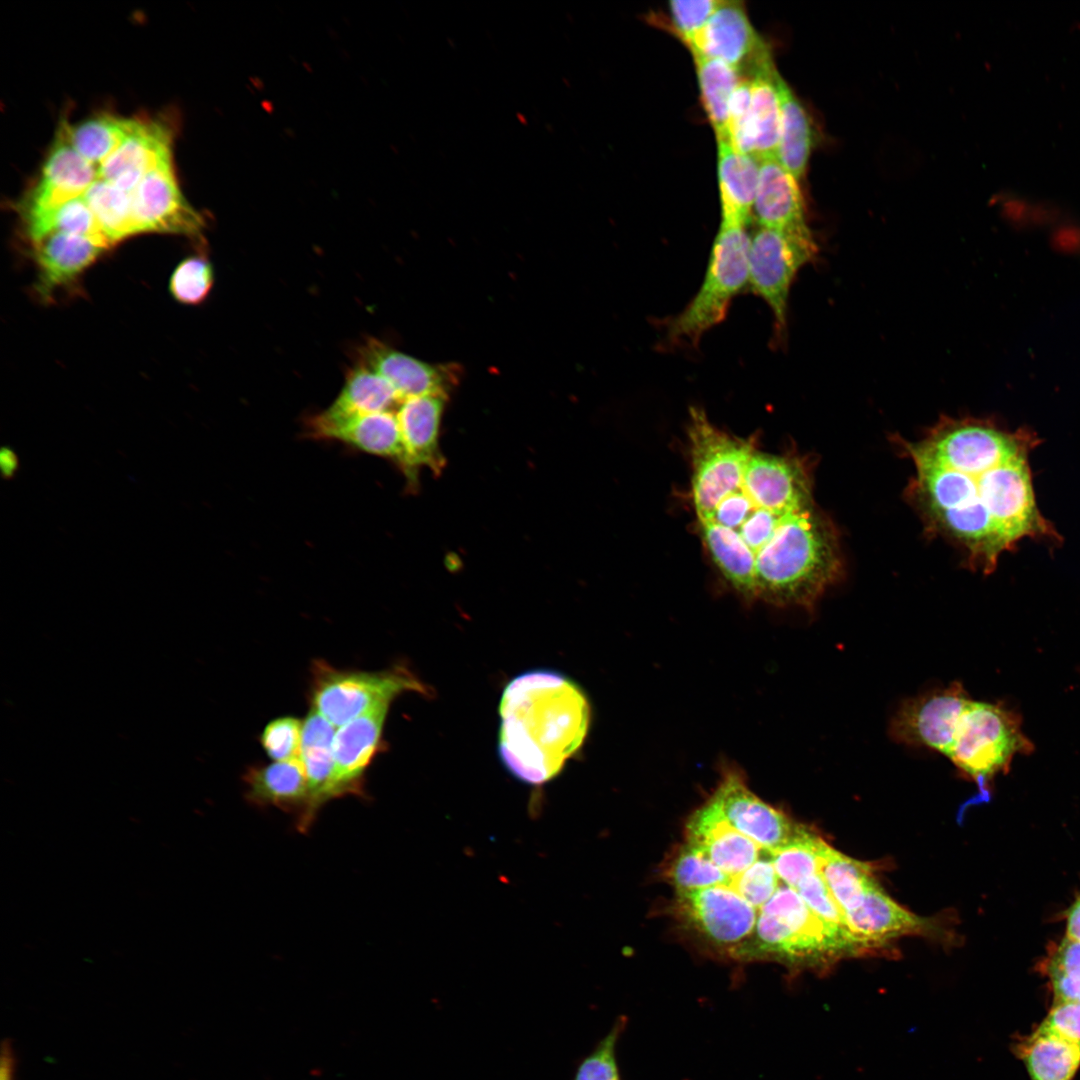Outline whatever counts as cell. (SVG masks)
Here are the masks:
<instances>
[{
    "label": "cell",
    "mask_w": 1080,
    "mask_h": 1080,
    "mask_svg": "<svg viewBox=\"0 0 1080 1080\" xmlns=\"http://www.w3.org/2000/svg\"><path fill=\"white\" fill-rule=\"evenodd\" d=\"M775 84L781 110L777 159L799 181L806 171L814 144L813 126L806 109L779 73Z\"/></svg>",
    "instance_id": "obj_28"
},
{
    "label": "cell",
    "mask_w": 1080,
    "mask_h": 1080,
    "mask_svg": "<svg viewBox=\"0 0 1080 1080\" xmlns=\"http://www.w3.org/2000/svg\"><path fill=\"white\" fill-rule=\"evenodd\" d=\"M749 244L745 226L721 223L702 285L687 306L667 322L670 343L695 346L704 333L725 319L733 298L748 286Z\"/></svg>",
    "instance_id": "obj_6"
},
{
    "label": "cell",
    "mask_w": 1080,
    "mask_h": 1080,
    "mask_svg": "<svg viewBox=\"0 0 1080 1080\" xmlns=\"http://www.w3.org/2000/svg\"><path fill=\"white\" fill-rule=\"evenodd\" d=\"M1065 937L1080 942V895L1066 911Z\"/></svg>",
    "instance_id": "obj_45"
},
{
    "label": "cell",
    "mask_w": 1080,
    "mask_h": 1080,
    "mask_svg": "<svg viewBox=\"0 0 1080 1080\" xmlns=\"http://www.w3.org/2000/svg\"><path fill=\"white\" fill-rule=\"evenodd\" d=\"M390 704H381L339 727L333 741L334 798L365 794V770L382 745Z\"/></svg>",
    "instance_id": "obj_18"
},
{
    "label": "cell",
    "mask_w": 1080,
    "mask_h": 1080,
    "mask_svg": "<svg viewBox=\"0 0 1080 1080\" xmlns=\"http://www.w3.org/2000/svg\"><path fill=\"white\" fill-rule=\"evenodd\" d=\"M243 780L246 785V799L250 803L297 813L298 819L306 812L309 790L300 758L250 767Z\"/></svg>",
    "instance_id": "obj_25"
},
{
    "label": "cell",
    "mask_w": 1080,
    "mask_h": 1080,
    "mask_svg": "<svg viewBox=\"0 0 1080 1080\" xmlns=\"http://www.w3.org/2000/svg\"><path fill=\"white\" fill-rule=\"evenodd\" d=\"M753 215L760 227L779 230L809 228L798 181L776 158L760 161Z\"/></svg>",
    "instance_id": "obj_24"
},
{
    "label": "cell",
    "mask_w": 1080,
    "mask_h": 1080,
    "mask_svg": "<svg viewBox=\"0 0 1080 1080\" xmlns=\"http://www.w3.org/2000/svg\"><path fill=\"white\" fill-rule=\"evenodd\" d=\"M98 178V168L73 148L60 128L38 182L20 206L21 215L50 210L81 197Z\"/></svg>",
    "instance_id": "obj_19"
},
{
    "label": "cell",
    "mask_w": 1080,
    "mask_h": 1080,
    "mask_svg": "<svg viewBox=\"0 0 1080 1080\" xmlns=\"http://www.w3.org/2000/svg\"><path fill=\"white\" fill-rule=\"evenodd\" d=\"M701 97L717 142L728 141V108L734 90L744 76L725 62L693 54Z\"/></svg>",
    "instance_id": "obj_31"
},
{
    "label": "cell",
    "mask_w": 1080,
    "mask_h": 1080,
    "mask_svg": "<svg viewBox=\"0 0 1080 1080\" xmlns=\"http://www.w3.org/2000/svg\"><path fill=\"white\" fill-rule=\"evenodd\" d=\"M780 882L771 851L762 849L759 859L745 872L731 877L728 886L759 910L772 897Z\"/></svg>",
    "instance_id": "obj_39"
},
{
    "label": "cell",
    "mask_w": 1080,
    "mask_h": 1080,
    "mask_svg": "<svg viewBox=\"0 0 1080 1080\" xmlns=\"http://www.w3.org/2000/svg\"><path fill=\"white\" fill-rule=\"evenodd\" d=\"M0 469L3 478L7 480L14 478L19 470L18 456L10 447L1 448Z\"/></svg>",
    "instance_id": "obj_46"
},
{
    "label": "cell",
    "mask_w": 1080,
    "mask_h": 1080,
    "mask_svg": "<svg viewBox=\"0 0 1080 1080\" xmlns=\"http://www.w3.org/2000/svg\"><path fill=\"white\" fill-rule=\"evenodd\" d=\"M308 438L340 442L361 452L400 465L403 446L400 427L393 411L329 417L322 412L305 424Z\"/></svg>",
    "instance_id": "obj_16"
},
{
    "label": "cell",
    "mask_w": 1080,
    "mask_h": 1080,
    "mask_svg": "<svg viewBox=\"0 0 1080 1080\" xmlns=\"http://www.w3.org/2000/svg\"><path fill=\"white\" fill-rule=\"evenodd\" d=\"M774 62L755 72L752 80L750 126L754 158L759 162L776 158L781 131V110L775 78Z\"/></svg>",
    "instance_id": "obj_29"
},
{
    "label": "cell",
    "mask_w": 1080,
    "mask_h": 1080,
    "mask_svg": "<svg viewBox=\"0 0 1080 1080\" xmlns=\"http://www.w3.org/2000/svg\"><path fill=\"white\" fill-rule=\"evenodd\" d=\"M843 915L849 932L864 952L927 928L924 920L897 904L877 881Z\"/></svg>",
    "instance_id": "obj_20"
},
{
    "label": "cell",
    "mask_w": 1080,
    "mask_h": 1080,
    "mask_svg": "<svg viewBox=\"0 0 1080 1080\" xmlns=\"http://www.w3.org/2000/svg\"><path fill=\"white\" fill-rule=\"evenodd\" d=\"M26 234L36 244L53 233L85 236L111 246L83 196L46 211L22 215Z\"/></svg>",
    "instance_id": "obj_32"
},
{
    "label": "cell",
    "mask_w": 1080,
    "mask_h": 1080,
    "mask_svg": "<svg viewBox=\"0 0 1080 1080\" xmlns=\"http://www.w3.org/2000/svg\"><path fill=\"white\" fill-rule=\"evenodd\" d=\"M336 727L312 708L302 728L300 760L305 769L309 790L308 807L296 827L306 833L321 807L334 799L333 741Z\"/></svg>",
    "instance_id": "obj_22"
},
{
    "label": "cell",
    "mask_w": 1080,
    "mask_h": 1080,
    "mask_svg": "<svg viewBox=\"0 0 1080 1080\" xmlns=\"http://www.w3.org/2000/svg\"><path fill=\"white\" fill-rule=\"evenodd\" d=\"M860 952L864 951L849 932L824 921L795 889L781 881L758 910L752 934L732 955L743 960L770 957L818 966Z\"/></svg>",
    "instance_id": "obj_4"
},
{
    "label": "cell",
    "mask_w": 1080,
    "mask_h": 1080,
    "mask_svg": "<svg viewBox=\"0 0 1080 1080\" xmlns=\"http://www.w3.org/2000/svg\"><path fill=\"white\" fill-rule=\"evenodd\" d=\"M34 247L36 290L44 299L57 288L77 280L108 248L94 239L62 232L50 234Z\"/></svg>",
    "instance_id": "obj_23"
},
{
    "label": "cell",
    "mask_w": 1080,
    "mask_h": 1080,
    "mask_svg": "<svg viewBox=\"0 0 1080 1080\" xmlns=\"http://www.w3.org/2000/svg\"><path fill=\"white\" fill-rule=\"evenodd\" d=\"M358 362L384 378L400 401L423 395L448 397L456 382V368L429 364L375 338L360 346Z\"/></svg>",
    "instance_id": "obj_15"
},
{
    "label": "cell",
    "mask_w": 1080,
    "mask_h": 1080,
    "mask_svg": "<svg viewBox=\"0 0 1080 1080\" xmlns=\"http://www.w3.org/2000/svg\"><path fill=\"white\" fill-rule=\"evenodd\" d=\"M687 842L697 846L729 876H737L760 857L762 848L733 828L709 799L690 817Z\"/></svg>",
    "instance_id": "obj_21"
},
{
    "label": "cell",
    "mask_w": 1080,
    "mask_h": 1080,
    "mask_svg": "<svg viewBox=\"0 0 1080 1080\" xmlns=\"http://www.w3.org/2000/svg\"><path fill=\"white\" fill-rule=\"evenodd\" d=\"M1014 1051L1030 1080H1072L1080 1068V1047L1039 1027Z\"/></svg>",
    "instance_id": "obj_27"
},
{
    "label": "cell",
    "mask_w": 1080,
    "mask_h": 1080,
    "mask_svg": "<svg viewBox=\"0 0 1080 1080\" xmlns=\"http://www.w3.org/2000/svg\"><path fill=\"white\" fill-rule=\"evenodd\" d=\"M400 399L392 386L380 375L357 363L345 376L342 389L335 400L321 411L329 417L392 411Z\"/></svg>",
    "instance_id": "obj_30"
},
{
    "label": "cell",
    "mask_w": 1080,
    "mask_h": 1080,
    "mask_svg": "<svg viewBox=\"0 0 1080 1080\" xmlns=\"http://www.w3.org/2000/svg\"><path fill=\"white\" fill-rule=\"evenodd\" d=\"M214 283L213 267L205 256H190L173 271L169 289L180 303L196 305L203 302Z\"/></svg>",
    "instance_id": "obj_38"
},
{
    "label": "cell",
    "mask_w": 1080,
    "mask_h": 1080,
    "mask_svg": "<svg viewBox=\"0 0 1080 1080\" xmlns=\"http://www.w3.org/2000/svg\"><path fill=\"white\" fill-rule=\"evenodd\" d=\"M727 822L762 849L783 846L799 825L757 797L735 772H727L710 798Z\"/></svg>",
    "instance_id": "obj_13"
},
{
    "label": "cell",
    "mask_w": 1080,
    "mask_h": 1080,
    "mask_svg": "<svg viewBox=\"0 0 1080 1080\" xmlns=\"http://www.w3.org/2000/svg\"><path fill=\"white\" fill-rule=\"evenodd\" d=\"M499 714L501 762L521 782L541 785L555 778L580 749L591 711L583 690L567 675L534 669L506 685Z\"/></svg>",
    "instance_id": "obj_3"
},
{
    "label": "cell",
    "mask_w": 1080,
    "mask_h": 1080,
    "mask_svg": "<svg viewBox=\"0 0 1080 1080\" xmlns=\"http://www.w3.org/2000/svg\"><path fill=\"white\" fill-rule=\"evenodd\" d=\"M136 120L103 114L75 125L64 123L60 128L83 158L99 166L120 146Z\"/></svg>",
    "instance_id": "obj_33"
},
{
    "label": "cell",
    "mask_w": 1080,
    "mask_h": 1080,
    "mask_svg": "<svg viewBox=\"0 0 1080 1080\" xmlns=\"http://www.w3.org/2000/svg\"><path fill=\"white\" fill-rule=\"evenodd\" d=\"M1078 1001H1080V997H1079Z\"/></svg>",
    "instance_id": "obj_48"
},
{
    "label": "cell",
    "mask_w": 1080,
    "mask_h": 1080,
    "mask_svg": "<svg viewBox=\"0 0 1080 1080\" xmlns=\"http://www.w3.org/2000/svg\"><path fill=\"white\" fill-rule=\"evenodd\" d=\"M902 443L915 471L914 504L973 568L992 572L1023 538L1058 537L1035 501L1028 456L1039 439L1032 431L944 416L920 440Z\"/></svg>",
    "instance_id": "obj_2"
},
{
    "label": "cell",
    "mask_w": 1080,
    "mask_h": 1080,
    "mask_svg": "<svg viewBox=\"0 0 1080 1080\" xmlns=\"http://www.w3.org/2000/svg\"><path fill=\"white\" fill-rule=\"evenodd\" d=\"M83 197L111 245L139 233L131 193L98 178Z\"/></svg>",
    "instance_id": "obj_34"
},
{
    "label": "cell",
    "mask_w": 1080,
    "mask_h": 1080,
    "mask_svg": "<svg viewBox=\"0 0 1080 1080\" xmlns=\"http://www.w3.org/2000/svg\"><path fill=\"white\" fill-rule=\"evenodd\" d=\"M407 691L425 694L426 688L401 665L380 672L338 670L322 661L313 665L312 708L335 727Z\"/></svg>",
    "instance_id": "obj_8"
},
{
    "label": "cell",
    "mask_w": 1080,
    "mask_h": 1080,
    "mask_svg": "<svg viewBox=\"0 0 1080 1080\" xmlns=\"http://www.w3.org/2000/svg\"><path fill=\"white\" fill-rule=\"evenodd\" d=\"M721 0H673L669 2L672 22L688 45L704 27Z\"/></svg>",
    "instance_id": "obj_42"
},
{
    "label": "cell",
    "mask_w": 1080,
    "mask_h": 1080,
    "mask_svg": "<svg viewBox=\"0 0 1080 1080\" xmlns=\"http://www.w3.org/2000/svg\"><path fill=\"white\" fill-rule=\"evenodd\" d=\"M666 875L677 894L729 885L731 881V876L717 867L704 851L689 842L673 857Z\"/></svg>",
    "instance_id": "obj_37"
},
{
    "label": "cell",
    "mask_w": 1080,
    "mask_h": 1080,
    "mask_svg": "<svg viewBox=\"0 0 1080 1080\" xmlns=\"http://www.w3.org/2000/svg\"><path fill=\"white\" fill-rule=\"evenodd\" d=\"M819 252L810 228L779 230L759 227L750 236L748 286L770 307L777 337L787 330L788 299L800 269Z\"/></svg>",
    "instance_id": "obj_7"
},
{
    "label": "cell",
    "mask_w": 1080,
    "mask_h": 1080,
    "mask_svg": "<svg viewBox=\"0 0 1080 1080\" xmlns=\"http://www.w3.org/2000/svg\"><path fill=\"white\" fill-rule=\"evenodd\" d=\"M626 1024L625 1016L616 1019L609 1032L579 1063L573 1080H621L616 1046Z\"/></svg>",
    "instance_id": "obj_40"
},
{
    "label": "cell",
    "mask_w": 1080,
    "mask_h": 1080,
    "mask_svg": "<svg viewBox=\"0 0 1080 1080\" xmlns=\"http://www.w3.org/2000/svg\"><path fill=\"white\" fill-rule=\"evenodd\" d=\"M13 1058L9 1047H3L0 1080H13Z\"/></svg>",
    "instance_id": "obj_47"
},
{
    "label": "cell",
    "mask_w": 1080,
    "mask_h": 1080,
    "mask_svg": "<svg viewBox=\"0 0 1080 1080\" xmlns=\"http://www.w3.org/2000/svg\"><path fill=\"white\" fill-rule=\"evenodd\" d=\"M820 874L842 912L853 906L876 880L871 867L827 843L821 854Z\"/></svg>",
    "instance_id": "obj_35"
},
{
    "label": "cell",
    "mask_w": 1080,
    "mask_h": 1080,
    "mask_svg": "<svg viewBox=\"0 0 1080 1080\" xmlns=\"http://www.w3.org/2000/svg\"><path fill=\"white\" fill-rule=\"evenodd\" d=\"M446 400L441 395L410 397L396 408L403 446L399 468L410 489L416 488L421 468L438 475L445 466L439 435Z\"/></svg>",
    "instance_id": "obj_14"
},
{
    "label": "cell",
    "mask_w": 1080,
    "mask_h": 1080,
    "mask_svg": "<svg viewBox=\"0 0 1080 1080\" xmlns=\"http://www.w3.org/2000/svg\"><path fill=\"white\" fill-rule=\"evenodd\" d=\"M825 844L816 833L799 825L783 846L771 851L773 866L779 879L796 890L801 882L819 873Z\"/></svg>",
    "instance_id": "obj_36"
},
{
    "label": "cell",
    "mask_w": 1080,
    "mask_h": 1080,
    "mask_svg": "<svg viewBox=\"0 0 1080 1080\" xmlns=\"http://www.w3.org/2000/svg\"><path fill=\"white\" fill-rule=\"evenodd\" d=\"M131 196L139 233H173L201 239L205 222L184 198L172 163L149 172Z\"/></svg>",
    "instance_id": "obj_12"
},
{
    "label": "cell",
    "mask_w": 1080,
    "mask_h": 1080,
    "mask_svg": "<svg viewBox=\"0 0 1080 1080\" xmlns=\"http://www.w3.org/2000/svg\"><path fill=\"white\" fill-rule=\"evenodd\" d=\"M690 497L712 562L746 600L812 608L840 577L832 522L813 495L806 456L759 449L690 409Z\"/></svg>",
    "instance_id": "obj_1"
},
{
    "label": "cell",
    "mask_w": 1080,
    "mask_h": 1080,
    "mask_svg": "<svg viewBox=\"0 0 1080 1080\" xmlns=\"http://www.w3.org/2000/svg\"><path fill=\"white\" fill-rule=\"evenodd\" d=\"M680 917L731 954L752 934L758 910L728 885L677 894Z\"/></svg>",
    "instance_id": "obj_9"
},
{
    "label": "cell",
    "mask_w": 1080,
    "mask_h": 1080,
    "mask_svg": "<svg viewBox=\"0 0 1080 1080\" xmlns=\"http://www.w3.org/2000/svg\"><path fill=\"white\" fill-rule=\"evenodd\" d=\"M172 131L159 120L137 119L120 146L98 166L100 179L131 193L156 168L172 163Z\"/></svg>",
    "instance_id": "obj_17"
},
{
    "label": "cell",
    "mask_w": 1080,
    "mask_h": 1080,
    "mask_svg": "<svg viewBox=\"0 0 1080 1080\" xmlns=\"http://www.w3.org/2000/svg\"><path fill=\"white\" fill-rule=\"evenodd\" d=\"M1038 1027L1080 1047V1001L1054 1002Z\"/></svg>",
    "instance_id": "obj_44"
},
{
    "label": "cell",
    "mask_w": 1080,
    "mask_h": 1080,
    "mask_svg": "<svg viewBox=\"0 0 1080 1080\" xmlns=\"http://www.w3.org/2000/svg\"><path fill=\"white\" fill-rule=\"evenodd\" d=\"M687 46L692 54L721 60L748 77L773 61L741 1L721 0Z\"/></svg>",
    "instance_id": "obj_10"
},
{
    "label": "cell",
    "mask_w": 1080,
    "mask_h": 1080,
    "mask_svg": "<svg viewBox=\"0 0 1080 1080\" xmlns=\"http://www.w3.org/2000/svg\"><path fill=\"white\" fill-rule=\"evenodd\" d=\"M303 724L292 717L271 721L261 735V744L268 756L275 761L300 758Z\"/></svg>",
    "instance_id": "obj_41"
},
{
    "label": "cell",
    "mask_w": 1080,
    "mask_h": 1080,
    "mask_svg": "<svg viewBox=\"0 0 1080 1080\" xmlns=\"http://www.w3.org/2000/svg\"><path fill=\"white\" fill-rule=\"evenodd\" d=\"M796 891L808 907L820 918L849 932L843 912L833 898L820 872L801 882Z\"/></svg>",
    "instance_id": "obj_43"
},
{
    "label": "cell",
    "mask_w": 1080,
    "mask_h": 1080,
    "mask_svg": "<svg viewBox=\"0 0 1080 1080\" xmlns=\"http://www.w3.org/2000/svg\"><path fill=\"white\" fill-rule=\"evenodd\" d=\"M760 162L718 142V178L722 224L746 226L753 216Z\"/></svg>",
    "instance_id": "obj_26"
},
{
    "label": "cell",
    "mask_w": 1080,
    "mask_h": 1080,
    "mask_svg": "<svg viewBox=\"0 0 1080 1080\" xmlns=\"http://www.w3.org/2000/svg\"><path fill=\"white\" fill-rule=\"evenodd\" d=\"M1033 750L1016 712L970 698L957 718L945 756L978 785L984 798L995 776L1005 774L1017 755Z\"/></svg>",
    "instance_id": "obj_5"
},
{
    "label": "cell",
    "mask_w": 1080,
    "mask_h": 1080,
    "mask_svg": "<svg viewBox=\"0 0 1080 1080\" xmlns=\"http://www.w3.org/2000/svg\"><path fill=\"white\" fill-rule=\"evenodd\" d=\"M969 699L959 682L911 698L891 719L890 736L898 743L929 748L945 755L954 725Z\"/></svg>",
    "instance_id": "obj_11"
}]
</instances>
